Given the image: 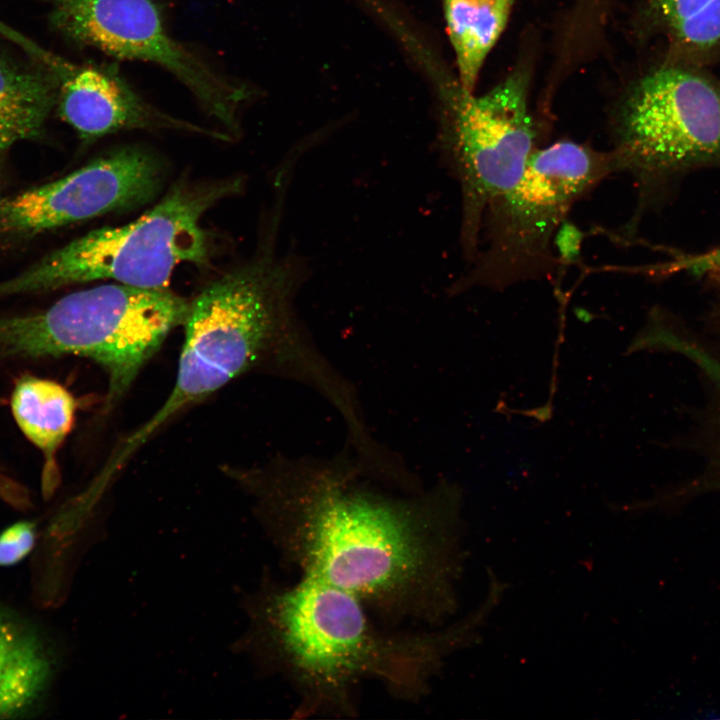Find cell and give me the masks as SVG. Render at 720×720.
<instances>
[{"label": "cell", "instance_id": "1", "mask_svg": "<svg viewBox=\"0 0 720 720\" xmlns=\"http://www.w3.org/2000/svg\"><path fill=\"white\" fill-rule=\"evenodd\" d=\"M231 474L300 575L352 594L393 623L434 626L451 611L461 506L455 484L402 491L345 455L278 456Z\"/></svg>", "mask_w": 720, "mask_h": 720}, {"label": "cell", "instance_id": "2", "mask_svg": "<svg viewBox=\"0 0 720 720\" xmlns=\"http://www.w3.org/2000/svg\"><path fill=\"white\" fill-rule=\"evenodd\" d=\"M246 608L245 648L294 688L301 717L352 716L367 681L399 699L423 698L462 632L384 629L355 596L303 575L263 583Z\"/></svg>", "mask_w": 720, "mask_h": 720}, {"label": "cell", "instance_id": "3", "mask_svg": "<svg viewBox=\"0 0 720 720\" xmlns=\"http://www.w3.org/2000/svg\"><path fill=\"white\" fill-rule=\"evenodd\" d=\"M303 280L297 257L265 248L189 301L174 386L159 409L119 443L121 453L131 457L180 412L251 371L306 385L332 406L345 403L351 381L314 344L295 310Z\"/></svg>", "mask_w": 720, "mask_h": 720}, {"label": "cell", "instance_id": "4", "mask_svg": "<svg viewBox=\"0 0 720 720\" xmlns=\"http://www.w3.org/2000/svg\"><path fill=\"white\" fill-rule=\"evenodd\" d=\"M188 307L167 288L115 283L70 293L39 311L1 315L0 368L67 355L88 358L108 376L107 413L168 334L183 325Z\"/></svg>", "mask_w": 720, "mask_h": 720}, {"label": "cell", "instance_id": "5", "mask_svg": "<svg viewBox=\"0 0 720 720\" xmlns=\"http://www.w3.org/2000/svg\"><path fill=\"white\" fill-rule=\"evenodd\" d=\"M239 179L182 182L135 221L102 227L54 250L17 276L0 282V297L36 293L94 280L165 289L181 263L206 264L204 214L239 191Z\"/></svg>", "mask_w": 720, "mask_h": 720}, {"label": "cell", "instance_id": "6", "mask_svg": "<svg viewBox=\"0 0 720 720\" xmlns=\"http://www.w3.org/2000/svg\"><path fill=\"white\" fill-rule=\"evenodd\" d=\"M612 171L610 152L570 140L536 149L519 180L487 207L480 231L484 239H479L483 247L453 291L476 285L504 288L542 273L552 235L572 204Z\"/></svg>", "mask_w": 720, "mask_h": 720}, {"label": "cell", "instance_id": "7", "mask_svg": "<svg viewBox=\"0 0 720 720\" xmlns=\"http://www.w3.org/2000/svg\"><path fill=\"white\" fill-rule=\"evenodd\" d=\"M614 146L616 171L644 185L720 165V83L684 62L649 72L618 109Z\"/></svg>", "mask_w": 720, "mask_h": 720}, {"label": "cell", "instance_id": "8", "mask_svg": "<svg viewBox=\"0 0 720 720\" xmlns=\"http://www.w3.org/2000/svg\"><path fill=\"white\" fill-rule=\"evenodd\" d=\"M529 82L528 66L519 65L481 96L458 81L445 92L441 145L460 184L461 243L472 260L487 207L519 180L537 149Z\"/></svg>", "mask_w": 720, "mask_h": 720}, {"label": "cell", "instance_id": "9", "mask_svg": "<svg viewBox=\"0 0 720 720\" xmlns=\"http://www.w3.org/2000/svg\"><path fill=\"white\" fill-rule=\"evenodd\" d=\"M53 26L66 39L121 60L156 64L173 74L200 107L231 133L251 89L217 70L168 31L153 0H49Z\"/></svg>", "mask_w": 720, "mask_h": 720}, {"label": "cell", "instance_id": "10", "mask_svg": "<svg viewBox=\"0 0 720 720\" xmlns=\"http://www.w3.org/2000/svg\"><path fill=\"white\" fill-rule=\"evenodd\" d=\"M160 160L136 146L114 150L53 182L0 201V233L32 236L135 208L158 193Z\"/></svg>", "mask_w": 720, "mask_h": 720}, {"label": "cell", "instance_id": "11", "mask_svg": "<svg viewBox=\"0 0 720 720\" xmlns=\"http://www.w3.org/2000/svg\"><path fill=\"white\" fill-rule=\"evenodd\" d=\"M0 33L52 78L60 117L91 141L123 130H176L227 140L225 133L176 118L147 102L115 63L79 64L50 52L0 22Z\"/></svg>", "mask_w": 720, "mask_h": 720}, {"label": "cell", "instance_id": "12", "mask_svg": "<svg viewBox=\"0 0 720 720\" xmlns=\"http://www.w3.org/2000/svg\"><path fill=\"white\" fill-rule=\"evenodd\" d=\"M54 659L40 633L0 609V719L24 717L46 696Z\"/></svg>", "mask_w": 720, "mask_h": 720}, {"label": "cell", "instance_id": "13", "mask_svg": "<svg viewBox=\"0 0 720 720\" xmlns=\"http://www.w3.org/2000/svg\"><path fill=\"white\" fill-rule=\"evenodd\" d=\"M10 404L18 427L44 456L42 487L49 495L59 481L56 455L73 427L76 400L58 382L24 375L15 383Z\"/></svg>", "mask_w": 720, "mask_h": 720}, {"label": "cell", "instance_id": "14", "mask_svg": "<svg viewBox=\"0 0 720 720\" xmlns=\"http://www.w3.org/2000/svg\"><path fill=\"white\" fill-rule=\"evenodd\" d=\"M458 83L474 92L485 60L510 17L514 0H442Z\"/></svg>", "mask_w": 720, "mask_h": 720}, {"label": "cell", "instance_id": "15", "mask_svg": "<svg viewBox=\"0 0 720 720\" xmlns=\"http://www.w3.org/2000/svg\"><path fill=\"white\" fill-rule=\"evenodd\" d=\"M55 105L54 82L43 68L0 60V153L40 137Z\"/></svg>", "mask_w": 720, "mask_h": 720}, {"label": "cell", "instance_id": "16", "mask_svg": "<svg viewBox=\"0 0 720 720\" xmlns=\"http://www.w3.org/2000/svg\"><path fill=\"white\" fill-rule=\"evenodd\" d=\"M650 11L683 61L720 52V0H650Z\"/></svg>", "mask_w": 720, "mask_h": 720}, {"label": "cell", "instance_id": "17", "mask_svg": "<svg viewBox=\"0 0 720 720\" xmlns=\"http://www.w3.org/2000/svg\"><path fill=\"white\" fill-rule=\"evenodd\" d=\"M35 543V525L20 521L0 533V566H11L21 561Z\"/></svg>", "mask_w": 720, "mask_h": 720}, {"label": "cell", "instance_id": "18", "mask_svg": "<svg viewBox=\"0 0 720 720\" xmlns=\"http://www.w3.org/2000/svg\"><path fill=\"white\" fill-rule=\"evenodd\" d=\"M611 0H572L568 17L583 26L605 23Z\"/></svg>", "mask_w": 720, "mask_h": 720}, {"label": "cell", "instance_id": "19", "mask_svg": "<svg viewBox=\"0 0 720 720\" xmlns=\"http://www.w3.org/2000/svg\"><path fill=\"white\" fill-rule=\"evenodd\" d=\"M673 271L713 273L720 276V247L696 255H682L668 264Z\"/></svg>", "mask_w": 720, "mask_h": 720}, {"label": "cell", "instance_id": "20", "mask_svg": "<svg viewBox=\"0 0 720 720\" xmlns=\"http://www.w3.org/2000/svg\"><path fill=\"white\" fill-rule=\"evenodd\" d=\"M0 495L6 501L17 506L25 507L28 505L27 495L17 484L8 480L0 474Z\"/></svg>", "mask_w": 720, "mask_h": 720}]
</instances>
